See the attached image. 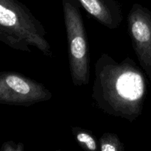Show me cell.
<instances>
[{"mask_svg":"<svg viewBox=\"0 0 151 151\" xmlns=\"http://www.w3.org/2000/svg\"><path fill=\"white\" fill-rule=\"evenodd\" d=\"M91 97L110 116L132 122L142 114L147 81L142 69L131 58L117 62L103 53L94 64Z\"/></svg>","mask_w":151,"mask_h":151,"instance_id":"cell-1","label":"cell"},{"mask_svg":"<svg viewBox=\"0 0 151 151\" xmlns=\"http://www.w3.org/2000/svg\"><path fill=\"white\" fill-rule=\"evenodd\" d=\"M44 26L19 0H0V41L16 50L35 47L51 58L52 52Z\"/></svg>","mask_w":151,"mask_h":151,"instance_id":"cell-2","label":"cell"},{"mask_svg":"<svg viewBox=\"0 0 151 151\" xmlns=\"http://www.w3.org/2000/svg\"><path fill=\"white\" fill-rule=\"evenodd\" d=\"M62 4L71 78L75 86H84L90 80V55L81 4L77 0H62Z\"/></svg>","mask_w":151,"mask_h":151,"instance_id":"cell-3","label":"cell"},{"mask_svg":"<svg viewBox=\"0 0 151 151\" xmlns=\"http://www.w3.org/2000/svg\"><path fill=\"white\" fill-rule=\"evenodd\" d=\"M52 97L51 91L41 83L18 72H0V103L29 106Z\"/></svg>","mask_w":151,"mask_h":151,"instance_id":"cell-4","label":"cell"},{"mask_svg":"<svg viewBox=\"0 0 151 151\" xmlns=\"http://www.w3.org/2000/svg\"><path fill=\"white\" fill-rule=\"evenodd\" d=\"M127 22L134 52L141 68L151 81V10L135 3L130 10Z\"/></svg>","mask_w":151,"mask_h":151,"instance_id":"cell-5","label":"cell"},{"mask_svg":"<svg viewBox=\"0 0 151 151\" xmlns=\"http://www.w3.org/2000/svg\"><path fill=\"white\" fill-rule=\"evenodd\" d=\"M97 22L109 29H116L123 20V13L117 0H77Z\"/></svg>","mask_w":151,"mask_h":151,"instance_id":"cell-6","label":"cell"},{"mask_svg":"<svg viewBox=\"0 0 151 151\" xmlns=\"http://www.w3.org/2000/svg\"><path fill=\"white\" fill-rule=\"evenodd\" d=\"M72 132L75 140L83 149L91 151H96L99 149L95 137L90 131L79 127H73Z\"/></svg>","mask_w":151,"mask_h":151,"instance_id":"cell-7","label":"cell"},{"mask_svg":"<svg viewBox=\"0 0 151 151\" xmlns=\"http://www.w3.org/2000/svg\"><path fill=\"white\" fill-rule=\"evenodd\" d=\"M100 150L101 151H123L125 146L119 137L114 133H105L100 137Z\"/></svg>","mask_w":151,"mask_h":151,"instance_id":"cell-8","label":"cell"},{"mask_svg":"<svg viewBox=\"0 0 151 151\" xmlns=\"http://www.w3.org/2000/svg\"><path fill=\"white\" fill-rule=\"evenodd\" d=\"M1 150L4 151H22L24 150V145L22 143L16 145L13 141L7 142L3 145Z\"/></svg>","mask_w":151,"mask_h":151,"instance_id":"cell-9","label":"cell"}]
</instances>
